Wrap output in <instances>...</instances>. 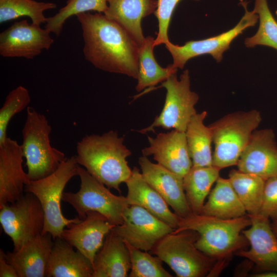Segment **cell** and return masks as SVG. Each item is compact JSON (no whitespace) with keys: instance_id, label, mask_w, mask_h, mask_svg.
<instances>
[{"instance_id":"484cf974","label":"cell","mask_w":277,"mask_h":277,"mask_svg":"<svg viewBox=\"0 0 277 277\" xmlns=\"http://www.w3.org/2000/svg\"><path fill=\"white\" fill-rule=\"evenodd\" d=\"M207 115L206 111L196 112L191 117L185 131L189 155L195 167L212 166V131L209 126L204 123Z\"/></svg>"},{"instance_id":"7a4b0ae2","label":"cell","mask_w":277,"mask_h":277,"mask_svg":"<svg viewBox=\"0 0 277 277\" xmlns=\"http://www.w3.org/2000/svg\"><path fill=\"white\" fill-rule=\"evenodd\" d=\"M124 137L110 130L102 135H86L76 145L78 165L109 189L121 193L120 185L130 176L127 158L131 152L124 144Z\"/></svg>"},{"instance_id":"e575fe53","label":"cell","mask_w":277,"mask_h":277,"mask_svg":"<svg viewBox=\"0 0 277 277\" xmlns=\"http://www.w3.org/2000/svg\"><path fill=\"white\" fill-rule=\"evenodd\" d=\"M181 0H157L154 14L158 21V31L154 41L155 46L169 42L168 28L175 8ZM200 1V0H195Z\"/></svg>"},{"instance_id":"8d00e7d4","label":"cell","mask_w":277,"mask_h":277,"mask_svg":"<svg viewBox=\"0 0 277 277\" xmlns=\"http://www.w3.org/2000/svg\"><path fill=\"white\" fill-rule=\"evenodd\" d=\"M4 251L0 250V276L1 277H18L17 272L11 264L6 260Z\"/></svg>"},{"instance_id":"ac0fdd59","label":"cell","mask_w":277,"mask_h":277,"mask_svg":"<svg viewBox=\"0 0 277 277\" xmlns=\"http://www.w3.org/2000/svg\"><path fill=\"white\" fill-rule=\"evenodd\" d=\"M23 157L16 141L7 137L0 145V207L18 200L30 181L23 168Z\"/></svg>"},{"instance_id":"f1b7e54d","label":"cell","mask_w":277,"mask_h":277,"mask_svg":"<svg viewBox=\"0 0 277 277\" xmlns=\"http://www.w3.org/2000/svg\"><path fill=\"white\" fill-rule=\"evenodd\" d=\"M248 214L260 212L266 180L254 174L232 169L228 178Z\"/></svg>"},{"instance_id":"d6a6232c","label":"cell","mask_w":277,"mask_h":277,"mask_svg":"<svg viewBox=\"0 0 277 277\" xmlns=\"http://www.w3.org/2000/svg\"><path fill=\"white\" fill-rule=\"evenodd\" d=\"M125 242V241H124ZM128 247L131 260L130 277H171L163 267V261L153 256L147 251L142 250L125 242Z\"/></svg>"},{"instance_id":"5b68a950","label":"cell","mask_w":277,"mask_h":277,"mask_svg":"<svg viewBox=\"0 0 277 277\" xmlns=\"http://www.w3.org/2000/svg\"><path fill=\"white\" fill-rule=\"evenodd\" d=\"M51 131V127L45 115L28 107L22 130L21 147L30 181L50 175L67 158L64 152L51 146L49 136Z\"/></svg>"},{"instance_id":"4316f807","label":"cell","mask_w":277,"mask_h":277,"mask_svg":"<svg viewBox=\"0 0 277 277\" xmlns=\"http://www.w3.org/2000/svg\"><path fill=\"white\" fill-rule=\"evenodd\" d=\"M154 41L153 37L148 36L139 48L135 89L137 92L144 90L143 93L149 92L155 85L162 83L177 71L172 64L163 68L157 63L153 54Z\"/></svg>"},{"instance_id":"7402d4cb","label":"cell","mask_w":277,"mask_h":277,"mask_svg":"<svg viewBox=\"0 0 277 277\" xmlns=\"http://www.w3.org/2000/svg\"><path fill=\"white\" fill-rule=\"evenodd\" d=\"M108 8L104 14L125 29L141 46L145 41L142 20L154 13L156 0H107Z\"/></svg>"},{"instance_id":"4fadbf2b","label":"cell","mask_w":277,"mask_h":277,"mask_svg":"<svg viewBox=\"0 0 277 277\" xmlns=\"http://www.w3.org/2000/svg\"><path fill=\"white\" fill-rule=\"evenodd\" d=\"M50 32L26 19L16 22L0 34V55L32 60L54 42Z\"/></svg>"},{"instance_id":"ab89813d","label":"cell","mask_w":277,"mask_h":277,"mask_svg":"<svg viewBox=\"0 0 277 277\" xmlns=\"http://www.w3.org/2000/svg\"><path fill=\"white\" fill-rule=\"evenodd\" d=\"M275 13H276V14L277 15V10H276V12H275Z\"/></svg>"},{"instance_id":"277c9868","label":"cell","mask_w":277,"mask_h":277,"mask_svg":"<svg viewBox=\"0 0 277 277\" xmlns=\"http://www.w3.org/2000/svg\"><path fill=\"white\" fill-rule=\"evenodd\" d=\"M262 117L255 109L227 114L209 125L214 150L212 166L221 169L236 165Z\"/></svg>"},{"instance_id":"2e32d148","label":"cell","mask_w":277,"mask_h":277,"mask_svg":"<svg viewBox=\"0 0 277 277\" xmlns=\"http://www.w3.org/2000/svg\"><path fill=\"white\" fill-rule=\"evenodd\" d=\"M148 140L149 145L142 150L143 155H152L157 164L183 178L192 166L185 132L172 129L155 137L148 136Z\"/></svg>"},{"instance_id":"d590c367","label":"cell","mask_w":277,"mask_h":277,"mask_svg":"<svg viewBox=\"0 0 277 277\" xmlns=\"http://www.w3.org/2000/svg\"><path fill=\"white\" fill-rule=\"evenodd\" d=\"M259 214L269 220L277 219V176L265 181Z\"/></svg>"},{"instance_id":"7c38bea8","label":"cell","mask_w":277,"mask_h":277,"mask_svg":"<svg viewBox=\"0 0 277 277\" xmlns=\"http://www.w3.org/2000/svg\"><path fill=\"white\" fill-rule=\"evenodd\" d=\"M174 230L137 205L128 206L123 213V223L112 229L124 241L146 251H151L160 240Z\"/></svg>"},{"instance_id":"83f0119b","label":"cell","mask_w":277,"mask_h":277,"mask_svg":"<svg viewBox=\"0 0 277 277\" xmlns=\"http://www.w3.org/2000/svg\"><path fill=\"white\" fill-rule=\"evenodd\" d=\"M221 169L213 166H192L183 178L186 199L192 213L201 214L211 188Z\"/></svg>"},{"instance_id":"f546056e","label":"cell","mask_w":277,"mask_h":277,"mask_svg":"<svg viewBox=\"0 0 277 277\" xmlns=\"http://www.w3.org/2000/svg\"><path fill=\"white\" fill-rule=\"evenodd\" d=\"M56 8L51 2L34 0H0V24L22 16H28L32 23L40 26L46 23L47 18L44 12Z\"/></svg>"},{"instance_id":"d4e9b609","label":"cell","mask_w":277,"mask_h":277,"mask_svg":"<svg viewBox=\"0 0 277 277\" xmlns=\"http://www.w3.org/2000/svg\"><path fill=\"white\" fill-rule=\"evenodd\" d=\"M201 214L233 219L245 215L247 213L229 179L220 176L210 191Z\"/></svg>"},{"instance_id":"4dcf8cb0","label":"cell","mask_w":277,"mask_h":277,"mask_svg":"<svg viewBox=\"0 0 277 277\" xmlns=\"http://www.w3.org/2000/svg\"><path fill=\"white\" fill-rule=\"evenodd\" d=\"M107 8V0H68L56 14L47 18L45 28L58 36L71 16L90 11L104 14Z\"/></svg>"},{"instance_id":"d6986e66","label":"cell","mask_w":277,"mask_h":277,"mask_svg":"<svg viewBox=\"0 0 277 277\" xmlns=\"http://www.w3.org/2000/svg\"><path fill=\"white\" fill-rule=\"evenodd\" d=\"M115 226L101 213L90 211L84 219L64 229L61 238L93 263L107 234Z\"/></svg>"},{"instance_id":"52a82bcc","label":"cell","mask_w":277,"mask_h":277,"mask_svg":"<svg viewBox=\"0 0 277 277\" xmlns=\"http://www.w3.org/2000/svg\"><path fill=\"white\" fill-rule=\"evenodd\" d=\"M199 238V233L192 230L173 231L160 240L151 251L166 263L177 276H208L217 260L196 247Z\"/></svg>"},{"instance_id":"e0dca14e","label":"cell","mask_w":277,"mask_h":277,"mask_svg":"<svg viewBox=\"0 0 277 277\" xmlns=\"http://www.w3.org/2000/svg\"><path fill=\"white\" fill-rule=\"evenodd\" d=\"M144 179L163 197L181 218L192 213L185 193L183 177L163 166L152 163L147 156L138 159Z\"/></svg>"},{"instance_id":"44dd1931","label":"cell","mask_w":277,"mask_h":277,"mask_svg":"<svg viewBox=\"0 0 277 277\" xmlns=\"http://www.w3.org/2000/svg\"><path fill=\"white\" fill-rule=\"evenodd\" d=\"M125 183L129 205L140 206L174 229L177 228L180 217L170 210L163 197L144 179L139 169L133 167Z\"/></svg>"},{"instance_id":"1f68e13d","label":"cell","mask_w":277,"mask_h":277,"mask_svg":"<svg viewBox=\"0 0 277 277\" xmlns=\"http://www.w3.org/2000/svg\"><path fill=\"white\" fill-rule=\"evenodd\" d=\"M253 11L259 16L260 25L253 36L245 38L246 47L264 45L277 50V22L269 9L267 0H255Z\"/></svg>"},{"instance_id":"ba28073f","label":"cell","mask_w":277,"mask_h":277,"mask_svg":"<svg viewBox=\"0 0 277 277\" xmlns=\"http://www.w3.org/2000/svg\"><path fill=\"white\" fill-rule=\"evenodd\" d=\"M81 184L76 192H64L62 201L69 203L83 220L92 211L104 215L116 226L123 221V213L129 206L126 196L113 194L107 187L92 176L85 169L78 166Z\"/></svg>"},{"instance_id":"ffe728a7","label":"cell","mask_w":277,"mask_h":277,"mask_svg":"<svg viewBox=\"0 0 277 277\" xmlns=\"http://www.w3.org/2000/svg\"><path fill=\"white\" fill-rule=\"evenodd\" d=\"M49 233L41 234L17 250L5 253L6 261L16 269L18 277H44L53 245Z\"/></svg>"},{"instance_id":"3957f363","label":"cell","mask_w":277,"mask_h":277,"mask_svg":"<svg viewBox=\"0 0 277 277\" xmlns=\"http://www.w3.org/2000/svg\"><path fill=\"white\" fill-rule=\"evenodd\" d=\"M251 220L247 214L233 219H222L203 214L192 213L180 217L178 226L173 232L185 230L196 231L199 238L196 247L217 261L227 260L240 250L244 249L249 242L242 233L249 227Z\"/></svg>"},{"instance_id":"9c48e42d","label":"cell","mask_w":277,"mask_h":277,"mask_svg":"<svg viewBox=\"0 0 277 277\" xmlns=\"http://www.w3.org/2000/svg\"><path fill=\"white\" fill-rule=\"evenodd\" d=\"M176 73L171 75L160 86L166 90L163 108L152 123L147 127L137 130L145 134L154 132V129L161 127L165 129H175L185 132L191 117L196 113L194 108L197 103L198 94L190 89L189 70H184L178 80Z\"/></svg>"},{"instance_id":"30bf717a","label":"cell","mask_w":277,"mask_h":277,"mask_svg":"<svg viewBox=\"0 0 277 277\" xmlns=\"http://www.w3.org/2000/svg\"><path fill=\"white\" fill-rule=\"evenodd\" d=\"M0 223L17 250L41 234L45 224L42 205L32 193L27 192L15 202L0 207Z\"/></svg>"},{"instance_id":"cb8c5ba5","label":"cell","mask_w":277,"mask_h":277,"mask_svg":"<svg viewBox=\"0 0 277 277\" xmlns=\"http://www.w3.org/2000/svg\"><path fill=\"white\" fill-rule=\"evenodd\" d=\"M92 277H126L131 269L129 252L125 242L112 230L106 235L93 263Z\"/></svg>"},{"instance_id":"8fae6325","label":"cell","mask_w":277,"mask_h":277,"mask_svg":"<svg viewBox=\"0 0 277 277\" xmlns=\"http://www.w3.org/2000/svg\"><path fill=\"white\" fill-rule=\"evenodd\" d=\"M240 4L244 7L245 14L231 29L213 37L188 41L183 46L170 41L166 43L165 47L172 57V66L182 69L190 58L206 54H210L216 62H221L223 53L229 48L232 41L246 28L254 26L259 19L253 11L248 10L247 2L241 0Z\"/></svg>"},{"instance_id":"5bb4252c","label":"cell","mask_w":277,"mask_h":277,"mask_svg":"<svg viewBox=\"0 0 277 277\" xmlns=\"http://www.w3.org/2000/svg\"><path fill=\"white\" fill-rule=\"evenodd\" d=\"M248 215L251 224L242 233L250 248L240 250L234 254L250 260L260 270L277 272V237L272 230L270 220L260 214Z\"/></svg>"},{"instance_id":"6da1fadb","label":"cell","mask_w":277,"mask_h":277,"mask_svg":"<svg viewBox=\"0 0 277 277\" xmlns=\"http://www.w3.org/2000/svg\"><path fill=\"white\" fill-rule=\"evenodd\" d=\"M76 16L82 29L85 59L101 70L137 79L140 46L126 30L103 13Z\"/></svg>"},{"instance_id":"836d02e7","label":"cell","mask_w":277,"mask_h":277,"mask_svg":"<svg viewBox=\"0 0 277 277\" xmlns=\"http://www.w3.org/2000/svg\"><path fill=\"white\" fill-rule=\"evenodd\" d=\"M30 101L28 90L22 86L13 89L7 95L0 109V145L7 137V127L11 118L27 108Z\"/></svg>"},{"instance_id":"f35d334b","label":"cell","mask_w":277,"mask_h":277,"mask_svg":"<svg viewBox=\"0 0 277 277\" xmlns=\"http://www.w3.org/2000/svg\"><path fill=\"white\" fill-rule=\"evenodd\" d=\"M270 225L273 232L277 237V219L271 220Z\"/></svg>"},{"instance_id":"74e56055","label":"cell","mask_w":277,"mask_h":277,"mask_svg":"<svg viewBox=\"0 0 277 277\" xmlns=\"http://www.w3.org/2000/svg\"><path fill=\"white\" fill-rule=\"evenodd\" d=\"M253 277H277V272L273 271H263L259 273L252 274Z\"/></svg>"},{"instance_id":"9a60e30c","label":"cell","mask_w":277,"mask_h":277,"mask_svg":"<svg viewBox=\"0 0 277 277\" xmlns=\"http://www.w3.org/2000/svg\"><path fill=\"white\" fill-rule=\"evenodd\" d=\"M236 166L240 171L265 180L277 176V144L273 130H255Z\"/></svg>"},{"instance_id":"8992f818","label":"cell","mask_w":277,"mask_h":277,"mask_svg":"<svg viewBox=\"0 0 277 277\" xmlns=\"http://www.w3.org/2000/svg\"><path fill=\"white\" fill-rule=\"evenodd\" d=\"M78 166L76 156L66 158L52 174L30 181L25 187L26 192L31 193L37 197L43 208L45 224L42 234L49 233L53 240L61 238L65 227L82 220L78 216L67 219L63 214L61 207L64 188L73 177L78 175Z\"/></svg>"},{"instance_id":"603a6c76","label":"cell","mask_w":277,"mask_h":277,"mask_svg":"<svg viewBox=\"0 0 277 277\" xmlns=\"http://www.w3.org/2000/svg\"><path fill=\"white\" fill-rule=\"evenodd\" d=\"M47 264L45 276L92 277L91 261L62 238L55 239Z\"/></svg>"}]
</instances>
